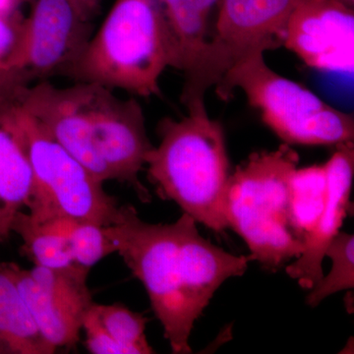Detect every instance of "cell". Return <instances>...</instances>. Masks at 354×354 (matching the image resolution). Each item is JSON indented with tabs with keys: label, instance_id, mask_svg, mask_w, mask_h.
Returning <instances> with one entry per match:
<instances>
[{
	"label": "cell",
	"instance_id": "277c9868",
	"mask_svg": "<svg viewBox=\"0 0 354 354\" xmlns=\"http://www.w3.org/2000/svg\"><path fill=\"white\" fill-rule=\"evenodd\" d=\"M169 66L176 50L158 0H115L65 76L149 97Z\"/></svg>",
	"mask_w": 354,
	"mask_h": 354
},
{
	"label": "cell",
	"instance_id": "7c38bea8",
	"mask_svg": "<svg viewBox=\"0 0 354 354\" xmlns=\"http://www.w3.org/2000/svg\"><path fill=\"white\" fill-rule=\"evenodd\" d=\"M325 165L327 176L325 200L320 214L305 234L304 249L286 274L305 290L315 288L324 278L322 263L330 242L339 234L351 203L354 174L353 142L337 145Z\"/></svg>",
	"mask_w": 354,
	"mask_h": 354
},
{
	"label": "cell",
	"instance_id": "52a82bcc",
	"mask_svg": "<svg viewBox=\"0 0 354 354\" xmlns=\"http://www.w3.org/2000/svg\"><path fill=\"white\" fill-rule=\"evenodd\" d=\"M298 0H220L213 34L201 64L181 94L186 108L205 104L207 91L234 65L283 46L286 23Z\"/></svg>",
	"mask_w": 354,
	"mask_h": 354
},
{
	"label": "cell",
	"instance_id": "4316f807",
	"mask_svg": "<svg viewBox=\"0 0 354 354\" xmlns=\"http://www.w3.org/2000/svg\"><path fill=\"white\" fill-rule=\"evenodd\" d=\"M11 106H12V102L9 101L6 95H2L1 93H0V120H1V118H3L4 114L9 111Z\"/></svg>",
	"mask_w": 354,
	"mask_h": 354
},
{
	"label": "cell",
	"instance_id": "8992f818",
	"mask_svg": "<svg viewBox=\"0 0 354 354\" xmlns=\"http://www.w3.org/2000/svg\"><path fill=\"white\" fill-rule=\"evenodd\" d=\"M216 87L223 100L241 88L266 124L288 145L353 142V114L333 108L308 88L279 75L266 64L263 53L234 65Z\"/></svg>",
	"mask_w": 354,
	"mask_h": 354
},
{
	"label": "cell",
	"instance_id": "5b68a950",
	"mask_svg": "<svg viewBox=\"0 0 354 354\" xmlns=\"http://www.w3.org/2000/svg\"><path fill=\"white\" fill-rule=\"evenodd\" d=\"M6 115L19 132L32 165L34 187L26 208L32 221L72 218L109 227L121 220L123 206L106 192L104 183L62 148L38 120L15 104Z\"/></svg>",
	"mask_w": 354,
	"mask_h": 354
},
{
	"label": "cell",
	"instance_id": "9c48e42d",
	"mask_svg": "<svg viewBox=\"0 0 354 354\" xmlns=\"http://www.w3.org/2000/svg\"><path fill=\"white\" fill-rule=\"evenodd\" d=\"M82 83L84 106L93 143L113 180L127 183L142 202L150 193L139 179L146 158L153 148L147 134L143 109L135 99L122 100L113 88Z\"/></svg>",
	"mask_w": 354,
	"mask_h": 354
},
{
	"label": "cell",
	"instance_id": "7a4b0ae2",
	"mask_svg": "<svg viewBox=\"0 0 354 354\" xmlns=\"http://www.w3.org/2000/svg\"><path fill=\"white\" fill-rule=\"evenodd\" d=\"M158 133L160 144L146 158L149 180L158 194L205 227L223 232L227 228L223 199L230 162L221 123L201 106L188 109L181 120L165 118Z\"/></svg>",
	"mask_w": 354,
	"mask_h": 354
},
{
	"label": "cell",
	"instance_id": "ba28073f",
	"mask_svg": "<svg viewBox=\"0 0 354 354\" xmlns=\"http://www.w3.org/2000/svg\"><path fill=\"white\" fill-rule=\"evenodd\" d=\"M19 48L0 71V93L10 100L21 88L48 77L66 75L92 36L69 0H32Z\"/></svg>",
	"mask_w": 354,
	"mask_h": 354
},
{
	"label": "cell",
	"instance_id": "f1b7e54d",
	"mask_svg": "<svg viewBox=\"0 0 354 354\" xmlns=\"http://www.w3.org/2000/svg\"><path fill=\"white\" fill-rule=\"evenodd\" d=\"M335 1L344 4V6L349 7V8L354 9V0H335Z\"/></svg>",
	"mask_w": 354,
	"mask_h": 354
},
{
	"label": "cell",
	"instance_id": "cb8c5ba5",
	"mask_svg": "<svg viewBox=\"0 0 354 354\" xmlns=\"http://www.w3.org/2000/svg\"><path fill=\"white\" fill-rule=\"evenodd\" d=\"M25 18L20 11L0 15V71L12 59L19 48Z\"/></svg>",
	"mask_w": 354,
	"mask_h": 354
},
{
	"label": "cell",
	"instance_id": "7402d4cb",
	"mask_svg": "<svg viewBox=\"0 0 354 354\" xmlns=\"http://www.w3.org/2000/svg\"><path fill=\"white\" fill-rule=\"evenodd\" d=\"M326 187L327 176L324 165L297 169L295 172L292 189L295 216L305 234L323 208Z\"/></svg>",
	"mask_w": 354,
	"mask_h": 354
},
{
	"label": "cell",
	"instance_id": "30bf717a",
	"mask_svg": "<svg viewBox=\"0 0 354 354\" xmlns=\"http://www.w3.org/2000/svg\"><path fill=\"white\" fill-rule=\"evenodd\" d=\"M354 9L335 0H298L283 46L311 68L353 73Z\"/></svg>",
	"mask_w": 354,
	"mask_h": 354
},
{
	"label": "cell",
	"instance_id": "d4e9b609",
	"mask_svg": "<svg viewBox=\"0 0 354 354\" xmlns=\"http://www.w3.org/2000/svg\"><path fill=\"white\" fill-rule=\"evenodd\" d=\"M83 19L92 22L101 12L102 0H69Z\"/></svg>",
	"mask_w": 354,
	"mask_h": 354
},
{
	"label": "cell",
	"instance_id": "9a60e30c",
	"mask_svg": "<svg viewBox=\"0 0 354 354\" xmlns=\"http://www.w3.org/2000/svg\"><path fill=\"white\" fill-rule=\"evenodd\" d=\"M4 266L44 339L57 349L75 346L88 311H81L50 297L32 279L30 272L16 263L4 262Z\"/></svg>",
	"mask_w": 354,
	"mask_h": 354
},
{
	"label": "cell",
	"instance_id": "2e32d148",
	"mask_svg": "<svg viewBox=\"0 0 354 354\" xmlns=\"http://www.w3.org/2000/svg\"><path fill=\"white\" fill-rule=\"evenodd\" d=\"M0 337L13 354H51L57 351L39 332L15 281L1 261Z\"/></svg>",
	"mask_w": 354,
	"mask_h": 354
},
{
	"label": "cell",
	"instance_id": "5bb4252c",
	"mask_svg": "<svg viewBox=\"0 0 354 354\" xmlns=\"http://www.w3.org/2000/svg\"><path fill=\"white\" fill-rule=\"evenodd\" d=\"M176 55V69L189 76L201 64L214 26L212 13L220 0H158Z\"/></svg>",
	"mask_w": 354,
	"mask_h": 354
},
{
	"label": "cell",
	"instance_id": "484cf974",
	"mask_svg": "<svg viewBox=\"0 0 354 354\" xmlns=\"http://www.w3.org/2000/svg\"><path fill=\"white\" fill-rule=\"evenodd\" d=\"M31 1L32 0H0V15L18 12L23 3H30Z\"/></svg>",
	"mask_w": 354,
	"mask_h": 354
},
{
	"label": "cell",
	"instance_id": "e0dca14e",
	"mask_svg": "<svg viewBox=\"0 0 354 354\" xmlns=\"http://www.w3.org/2000/svg\"><path fill=\"white\" fill-rule=\"evenodd\" d=\"M13 232L22 239L23 255L30 258L35 266L66 268L75 263L68 239L35 223L24 211L14 218Z\"/></svg>",
	"mask_w": 354,
	"mask_h": 354
},
{
	"label": "cell",
	"instance_id": "ffe728a7",
	"mask_svg": "<svg viewBox=\"0 0 354 354\" xmlns=\"http://www.w3.org/2000/svg\"><path fill=\"white\" fill-rule=\"evenodd\" d=\"M100 322L109 335L127 351L128 354L155 353L147 341L148 319L122 304H93Z\"/></svg>",
	"mask_w": 354,
	"mask_h": 354
},
{
	"label": "cell",
	"instance_id": "603a6c76",
	"mask_svg": "<svg viewBox=\"0 0 354 354\" xmlns=\"http://www.w3.org/2000/svg\"><path fill=\"white\" fill-rule=\"evenodd\" d=\"M82 329L85 330V346L93 354H128L100 322L94 307L91 306L84 317Z\"/></svg>",
	"mask_w": 354,
	"mask_h": 354
},
{
	"label": "cell",
	"instance_id": "ac0fdd59",
	"mask_svg": "<svg viewBox=\"0 0 354 354\" xmlns=\"http://www.w3.org/2000/svg\"><path fill=\"white\" fill-rule=\"evenodd\" d=\"M41 225L50 232L66 237L75 263L88 269L102 258L116 252L113 241L106 234V227L92 221L57 218Z\"/></svg>",
	"mask_w": 354,
	"mask_h": 354
},
{
	"label": "cell",
	"instance_id": "4fadbf2b",
	"mask_svg": "<svg viewBox=\"0 0 354 354\" xmlns=\"http://www.w3.org/2000/svg\"><path fill=\"white\" fill-rule=\"evenodd\" d=\"M6 113L0 120V244L12 234L14 218L26 208L34 187L24 143Z\"/></svg>",
	"mask_w": 354,
	"mask_h": 354
},
{
	"label": "cell",
	"instance_id": "8fae6325",
	"mask_svg": "<svg viewBox=\"0 0 354 354\" xmlns=\"http://www.w3.org/2000/svg\"><path fill=\"white\" fill-rule=\"evenodd\" d=\"M12 104L38 120L55 141L102 183L113 180L95 150L84 106L82 83L59 88L39 81L11 95Z\"/></svg>",
	"mask_w": 354,
	"mask_h": 354
},
{
	"label": "cell",
	"instance_id": "d6986e66",
	"mask_svg": "<svg viewBox=\"0 0 354 354\" xmlns=\"http://www.w3.org/2000/svg\"><path fill=\"white\" fill-rule=\"evenodd\" d=\"M29 272L41 290L58 301L84 312L94 304L87 286L88 268L74 263L66 268L35 266Z\"/></svg>",
	"mask_w": 354,
	"mask_h": 354
},
{
	"label": "cell",
	"instance_id": "44dd1931",
	"mask_svg": "<svg viewBox=\"0 0 354 354\" xmlns=\"http://www.w3.org/2000/svg\"><path fill=\"white\" fill-rule=\"evenodd\" d=\"M353 234L339 232L330 242L325 251L333 261V267L327 277L324 276L320 283L312 288L307 297V304L315 307L325 298L344 290H353L354 288V262H353Z\"/></svg>",
	"mask_w": 354,
	"mask_h": 354
},
{
	"label": "cell",
	"instance_id": "6da1fadb",
	"mask_svg": "<svg viewBox=\"0 0 354 354\" xmlns=\"http://www.w3.org/2000/svg\"><path fill=\"white\" fill-rule=\"evenodd\" d=\"M106 232L145 286L165 337L177 354L192 353L189 337L203 310L227 279L242 276L252 261L205 239L196 221L185 213L171 225H153L124 205L121 220L106 227Z\"/></svg>",
	"mask_w": 354,
	"mask_h": 354
},
{
	"label": "cell",
	"instance_id": "83f0119b",
	"mask_svg": "<svg viewBox=\"0 0 354 354\" xmlns=\"http://www.w3.org/2000/svg\"><path fill=\"white\" fill-rule=\"evenodd\" d=\"M0 354H13L8 344L0 337Z\"/></svg>",
	"mask_w": 354,
	"mask_h": 354
},
{
	"label": "cell",
	"instance_id": "3957f363",
	"mask_svg": "<svg viewBox=\"0 0 354 354\" xmlns=\"http://www.w3.org/2000/svg\"><path fill=\"white\" fill-rule=\"evenodd\" d=\"M299 157L288 144L254 153L228 177L223 215L246 242L251 260L277 269L298 258L305 234L293 203L292 179Z\"/></svg>",
	"mask_w": 354,
	"mask_h": 354
}]
</instances>
